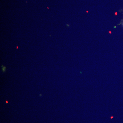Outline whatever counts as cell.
Masks as SVG:
<instances>
[{
    "mask_svg": "<svg viewBox=\"0 0 123 123\" xmlns=\"http://www.w3.org/2000/svg\"><path fill=\"white\" fill-rule=\"evenodd\" d=\"M2 70L3 72H5L6 70V68L4 66H3V65H2Z\"/></svg>",
    "mask_w": 123,
    "mask_h": 123,
    "instance_id": "6da1fadb",
    "label": "cell"
}]
</instances>
